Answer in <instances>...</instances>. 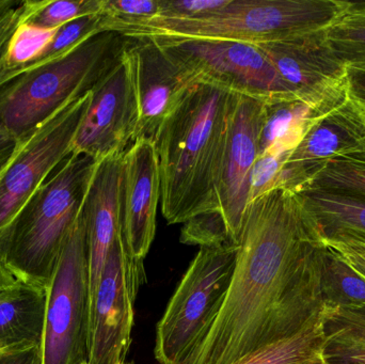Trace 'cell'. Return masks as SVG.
<instances>
[{
    "instance_id": "1",
    "label": "cell",
    "mask_w": 365,
    "mask_h": 364,
    "mask_svg": "<svg viewBox=\"0 0 365 364\" xmlns=\"http://www.w3.org/2000/svg\"><path fill=\"white\" fill-rule=\"evenodd\" d=\"M222 309L189 364H234L321 318L322 249L295 192L274 188L247 207Z\"/></svg>"
},
{
    "instance_id": "2",
    "label": "cell",
    "mask_w": 365,
    "mask_h": 364,
    "mask_svg": "<svg viewBox=\"0 0 365 364\" xmlns=\"http://www.w3.org/2000/svg\"><path fill=\"white\" fill-rule=\"evenodd\" d=\"M236 94L197 81L158 128L160 207L169 224L219 214L217 179Z\"/></svg>"
},
{
    "instance_id": "3",
    "label": "cell",
    "mask_w": 365,
    "mask_h": 364,
    "mask_svg": "<svg viewBox=\"0 0 365 364\" xmlns=\"http://www.w3.org/2000/svg\"><path fill=\"white\" fill-rule=\"evenodd\" d=\"M100 162L71 154L0 234V261L17 280L48 288Z\"/></svg>"
},
{
    "instance_id": "4",
    "label": "cell",
    "mask_w": 365,
    "mask_h": 364,
    "mask_svg": "<svg viewBox=\"0 0 365 364\" xmlns=\"http://www.w3.org/2000/svg\"><path fill=\"white\" fill-rule=\"evenodd\" d=\"M130 40L119 32H101L61 59L1 83L0 125L23 140L68 103L92 91Z\"/></svg>"
},
{
    "instance_id": "5",
    "label": "cell",
    "mask_w": 365,
    "mask_h": 364,
    "mask_svg": "<svg viewBox=\"0 0 365 364\" xmlns=\"http://www.w3.org/2000/svg\"><path fill=\"white\" fill-rule=\"evenodd\" d=\"M349 6L351 2L339 0H231L199 19H153L121 34L261 44L328 29L342 19Z\"/></svg>"
},
{
    "instance_id": "6",
    "label": "cell",
    "mask_w": 365,
    "mask_h": 364,
    "mask_svg": "<svg viewBox=\"0 0 365 364\" xmlns=\"http://www.w3.org/2000/svg\"><path fill=\"white\" fill-rule=\"evenodd\" d=\"M238 245L201 247L156 327L154 355L160 364H189L222 309Z\"/></svg>"
},
{
    "instance_id": "7",
    "label": "cell",
    "mask_w": 365,
    "mask_h": 364,
    "mask_svg": "<svg viewBox=\"0 0 365 364\" xmlns=\"http://www.w3.org/2000/svg\"><path fill=\"white\" fill-rule=\"evenodd\" d=\"M89 337V248L81 211L47 288L42 364L87 363Z\"/></svg>"
},
{
    "instance_id": "8",
    "label": "cell",
    "mask_w": 365,
    "mask_h": 364,
    "mask_svg": "<svg viewBox=\"0 0 365 364\" xmlns=\"http://www.w3.org/2000/svg\"><path fill=\"white\" fill-rule=\"evenodd\" d=\"M151 38L195 81L263 100L294 96L255 44L215 38Z\"/></svg>"
},
{
    "instance_id": "9",
    "label": "cell",
    "mask_w": 365,
    "mask_h": 364,
    "mask_svg": "<svg viewBox=\"0 0 365 364\" xmlns=\"http://www.w3.org/2000/svg\"><path fill=\"white\" fill-rule=\"evenodd\" d=\"M91 98L90 91L68 103L19 141L10 158L0 166V234L45 180L72 154Z\"/></svg>"
},
{
    "instance_id": "10",
    "label": "cell",
    "mask_w": 365,
    "mask_h": 364,
    "mask_svg": "<svg viewBox=\"0 0 365 364\" xmlns=\"http://www.w3.org/2000/svg\"><path fill=\"white\" fill-rule=\"evenodd\" d=\"M145 280L143 262L128 254L123 235L111 247L90 312L87 364H122L132 343L134 305Z\"/></svg>"
},
{
    "instance_id": "11",
    "label": "cell",
    "mask_w": 365,
    "mask_h": 364,
    "mask_svg": "<svg viewBox=\"0 0 365 364\" xmlns=\"http://www.w3.org/2000/svg\"><path fill=\"white\" fill-rule=\"evenodd\" d=\"M91 93L72 153L86 154L96 160L123 154L134 142L139 121L134 71L128 47Z\"/></svg>"
},
{
    "instance_id": "12",
    "label": "cell",
    "mask_w": 365,
    "mask_h": 364,
    "mask_svg": "<svg viewBox=\"0 0 365 364\" xmlns=\"http://www.w3.org/2000/svg\"><path fill=\"white\" fill-rule=\"evenodd\" d=\"M265 100L236 94L216 184L218 212L237 245L248 207L251 170L259 154Z\"/></svg>"
},
{
    "instance_id": "13",
    "label": "cell",
    "mask_w": 365,
    "mask_h": 364,
    "mask_svg": "<svg viewBox=\"0 0 365 364\" xmlns=\"http://www.w3.org/2000/svg\"><path fill=\"white\" fill-rule=\"evenodd\" d=\"M362 150H365V113L349 94L343 102L310 124L285 160L278 187L296 192L332 158Z\"/></svg>"
},
{
    "instance_id": "14",
    "label": "cell",
    "mask_w": 365,
    "mask_h": 364,
    "mask_svg": "<svg viewBox=\"0 0 365 364\" xmlns=\"http://www.w3.org/2000/svg\"><path fill=\"white\" fill-rule=\"evenodd\" d=\"M255 45L289 91L304 102L319 104L346 87V66L330 47L326 29Z\"/></svg>"
},
{
    "instance_id": "15",
    "label": "cell",
    "mask_w": 365,
    "mask_h": 364,
    "mask_svg": "<svg viewBox=\"0 0 365 364\" xmlns=\"http://www.w3.org/2000/svg\"><path fill=\"white\" fill-rule=\"evenodd\" d=\"M128 53L139 108L134 141L154 140L164 120L197 81L151 36L132 38Z\"/></svg>"
},
{
    "instance_id": "16",
    "label": "cell",
    "mask_w": 365,
    "mask_h": 364,
    "mask_svg": "<svg viewBox=\"0 0 365 364\" xmlns=\"http://www.w3.org/2000/svg\"><path fill=\"white\" fill-rule=\"evenodd\" d=\"M162 197L160 162L153 139H138L122 156V235L134 260L143 262L156 234Z\"/></svg>"
},
{
    "instance_id": "17",
    "label": "cell",
    "mask_w": 365,
    "mask_h": 364,
    "mask_svg": "<svg viewBox=\"0 0 365 364\" xmlns=\"http://www.w3.org/2000/svg\"><path fill=\"white\" fill-rule=\"evenodd\" d=\"M124 154V153H123ZM98 162L83 203V214L89 248L90 312L107 256L122 234V156Z\"/></svg>"
},
{
    "instance_id": "18",
    "label": "cell",
    "mask_w": 365,
    "mask_h": 364,
    "mask_svg": "<svg viewBox=\"0 0 365 364\" xmlns=\"http://www.w3.org/2000/svg\"><path fill=\"white\" fill-rule=\"evenodd\" d=\"M294 192L321 243L365 246V196L312 186Z\"/></svg>"
},
{
    "instance_id": "19",
    "label": "cell",
    "mask_w": 365,
    "mask_h": 364,
    "mask_svg": "<svg viewBox=\"0 0 365 364\" xmlns=\"http://www.w3.org/2000/svg\"><path fill=\"white\" fill-rule=\"evenodd\" d=\"M47 288L19 281L0 295V350L42 345Z\"/></svg>"
},
{
    "instance_id": "20",
    "label": "cell",
    "mask_w": 365,
    "mask_h": 364,
    "mask_svg": "<svg viewBox=\"0 0 365 364\" xmlns=\"http://www.w3.org/2000/svg\"><path fill=\"white\" fill-rule=\"evenodd\" d=\"M323 322L327 363L365 364V306L324 308Z\"/></svg>"
},
{
    "instance_id": "21",
    "label": "cell",
    "mask_w": 365,
    "mask_h": 364,
    "mask_svg": "<svg viewBox=\"0 0 365 364\" xmlns=\"http://www.w3.org/2000/svg\"><path fill=\"white\" fill-rule=\"evenodd\" d=\"M323 244V243H322ZM324 308L365 306V279L328 246L322 249Z\"/></svg>"
},
{
    "instance_id": "22",
    "label": "cell",
    "mask_w": 365,
    "mask_h": 364,
    "mask_svg": "<svg viewBox=\"0 0 365 364\" xmlns=\"http://www.w3.org/2000/svg\"><path fill=\"white\" fill-rule=\"evenodd\" d=\"M325 342L321 318L287 339L255 350L234 364H297L319 354Z\"/></svg>"
},
{
    "instance_id": "23",
    "label": "cell",
    "mask_w": 365,
    "mask_h": 364,
    "mask_svg": "<svg viewBox=\"0 0 365 364\" xmlns=\"http://www.w3.org/2000/svg\"><path fill=\"white\" fill-rule=\"evenodd\" d=\"M103 0H24L19 25L56 30L88 15L102 13Z\"/></svg>"
},
{
    "instance_id": "24",
    "label": "cell",
    "mask_w": 365,
    "mask_h": 364,
    "mask_svg": "<svg viewBox=\"0 0 365 364\" xmlns=\"http://www.w3.org/2000/svg\"><path fill=\"white\" fill-rule=\"evenodd\" d=\"M105 32L103 28L102 14L88 15L79 17L62 27L58 28L55 36L47 43L46 46L38 53L36 58L24 64L21 68L12 73L10 79L14 78L26 71L40 68L45 64L51 63L56 60L61 59L64 56L74 51L79 45L96 34ZM6 80V81H8Z\"/></svg>"
},
{
    "instance_id": "25",
    "label": "cell",
    "mask_w": 365,
    "mask_h": 364,
    "mask_svg": "<svg viewBox=\"0 0 365 364\" xmlns=\"http://www.w3.org/2000/svg\"><path fill=\"white\" fill-rule=\"evenodd\" d=\"M306 186L365 196V150L332 158Z\"/></svg>"
},
{
    "instance_id": "26",
    "label": "cell",
    "mask_w": 365,
    "mask_h": 364,
    "mask_svg": "<svg viewBox=\"0 0 365 364\" xmlns=\"http://www.w3.org/2000/svg\"><path fill=\"white\" fill-rule=\"evenodd\" d=\"M162 0H103L104 31L121 32L158 19Z\"/></svg>"
},
{
    "instance_id": "27",
    "label": "cell",
    "mask_w": 365,
    "mask_h": 364,
    "mask_svg": "<svg viewBox=\"0 0 365 364\" xmlns=\"http://www.w3.org/2000/svg\"><path fill=\"white\" fill-rule=\"evenodd\" d=\"M180 239L186 245L200 247H221L234 244L219 214H203L191 218L185 222Z\"/></svg>"
},
{
    "instance_id": "28",
    "label": "cell",
    "mask_w": 365,
    "mask_h": 364,
    "mask_svg": "<svg viewBox=\"0 0 365 364\" xmlns=\"http://www.w3.org/2000/svg\"><path fill=\"white\" fill-rule=\"evenodd\" d=\"M326 38L345 66L365 63V28L336 23L326 29Z\"/></svg>"
},
{
    "instance_id": "29",
    "label": "cell",
    "mask_w": 365,
    "mask_h": 364,
    "mask_svg": "<svg viewBox=\"0 0 365 364\" xmlns=\"http://www.w3.org/2000/svg\"><path fill=\"white\" fill-rule=\"evenodd\" d=\"M291 152L259 154L253 165L249 183L248 205L270 190L278 187L281 169Z\"/></svg>"
},
{
    "instance_id": "30",
    "label": "cell",
    "mask_w": 365,
    "mask_h": 364,
    "mask_svg": "<svg viewBox=\"0 0 365 364\" xmlns=\"http://www.w3.org/2000/svg\"><path fill=\"white\" fill-rule=\"evenodd\" d=\"M231 0H162L160 15L155 19H195L220 10Z\"/></svg>"
},
{
    "instance_id": "31",
    "label": "cell",
    "mask_w": 365,
    "mask_h": 364,
    "mask_svg": "<svg viewBox=\"0 0 365 364\" xmlns=\"http://www.w3.org/2000/svg\"><path fill=\"white\" fill-rule=\"evenodd\" d=\"M0 364H42L41 345L0 350Z\"/></svg>"
},
{
    "instance_id": "32",
    "label": "cell",
    "mask_w": 365,
    "mask_h": 364,
    "mask_svg": "<svg viewBox=\"0 0 365 364\" xmlns=\"http://www.w3.org/2000/svg\"><path fill=\"white\" fill-rule=\"evenodd\" d=\"M346 89L349 96L365 113V63L346 66Z\"/></svg>"
},
{
    "instance_id": "33",
    "label": "cell",
    "mask_w": 365,
    "mask_h": 364,
    "mask_svg": "<svg viewBox=\"0 0 365 364\" xmlns=\"http://www.w3.org/2000/svg\"><path fill=\"white\" fill-rule=\"evenodd\" d=\"M21 15V4L0 17V60H1L9 40H10L11 36L14 33L15 29L19 26Z\"/></svg>"
},
{
    "instance_id": "34",
    "label": "cell",
    "mask_w": 365,
    "mask_h": 364,
    "mask_svg": "<svg viewBox=\"0 0 365 364\" xmlns=\"http://www.w3.org/2000/svg\"><path fill=\"white\" fill-rule=\"evenodd\" d=\"M336 252L345 262L349 263L365 279V256L343 245H326Z\"/></svg>"
},
{
    "instance_id": "35",
    "label": "cell",
    "mask_w": 365,
    "mask_h": 364,
    "mask_svg": "<svg viewBox=\"0 0 365 364\" xmlns=\"http://www.w3.org/2000/svg\"><path fill=\"white\" fill-rule=\"evenodd\" d=\"M338 23L353 26V27L365 28V4L351 2V6Z\"/></svg>"
},
{
    "instance_id": "36",
    "label": "cell",
    "mask_w": 365,
    "mask_h": 364,
    "mask_svg": "<svg viewBox=\"0 0 365 364\" xmlns=\"http://www.w3.org/2000/svg\"><path fill=\"white\" fill-rule=\"evenodd\" d=\"M19 141L0 125V166L4 165L16 149Z\"/></svg>"
},
{
    "instance_id": "37",
    "label": "cell",
    "mask_w": 365,
    "mask_h": 364,
    "mask_svg": "<svg viewBox=\"0 0 365 364\" xmlns=\"http://www.w3.org/2000/svg\"><path fill=\"white\" fill-rule=\"evenodd\" d=\"M16 282V278L6 269V265L0 261V295L4 294L9 288H12Z\"/></svg>"
},
{
    "instance_id": "38",
    "label": "cell",
    "mask_w": 365,
    "mask_h": 364,
    "mask_svg": "<svg viewBox=\"0 0 365 364\" xmlns=\"http://www.w3.org/2000/svg\"><path fill=\"white\" fill-rule=\"evenodd\" d=\"M23 0H0V17L12 9L21 6Z\"/></svg>"
},
{
    "instance_id": "39",
    "label": "cell",
    "mask_w": 365,
    "mask_h": 364,
    "mask_svg": "<svg viewBox=\"0 0 365 364\" xmlns=\"http://www.w3.org/2000/svg\"><path fill=\"white\" fill-rule=\"evenodd\" d=\"M297 364H328L327 361L324 358L322 352L319 354L315 355L312 358L308 359V360L302 361V363Z\"/></svg>"
},
{
    "instance_id": "40",
    "label": "cell",
    "mask_w": 365,
    "mask_h": 364,
    "mask_svg": "<svg viewBox=\"0 0 365 364\" xmlns=\"http://www.w3.org/2000/svg\"><path fill=\"white\" fill-rule=\"evenodd\" d=\"M336 245H341V244H336ZM346 246V247L351 248V249L356 250V251L360 252V254H364L365 256V247H359V246Z\"/></svg>"
},
{
    "instance_id": "41",
    "label": "cell",
    "mask_w": 365,
    "mask_h": 364,
    "mask_svg": "<svg viewBox=\"0 0 365 364\" xmlns=\"http://www.w3.org/2000/svg\"><path fill=\"white\" fill-rule=\"evenodd\" d=\"M359 247H365V246H359Z\"/></svg>"
},
{
    "instance_id": "42",
    "label": "cell",
    "mask_w": 365,
    "mask_h": 364,
    "mask_svg": "<svg viewBox=\"0 0 365 364\" xmlns=\"http://www.w3.org/2000/svg\"><path fill=\"white\" fill-rule=\"evenodd\" d=\"M122 364H128V363H122Z\"/></svg>"
},
{
    "instance_id": "43",
    "label": "cell",
    "mask_w": 365,
    "mask_h": 364,
    "mask_svg": "<svg viewBox=\"0 0 365 364\" xmlns=\"http://www.w3.org/2000/svg\"><path fill=\"white\" fill-rule=\"evenodd\" d=\"M85 364H87V363H85Z\"/></svg>"
}]
</instances>
